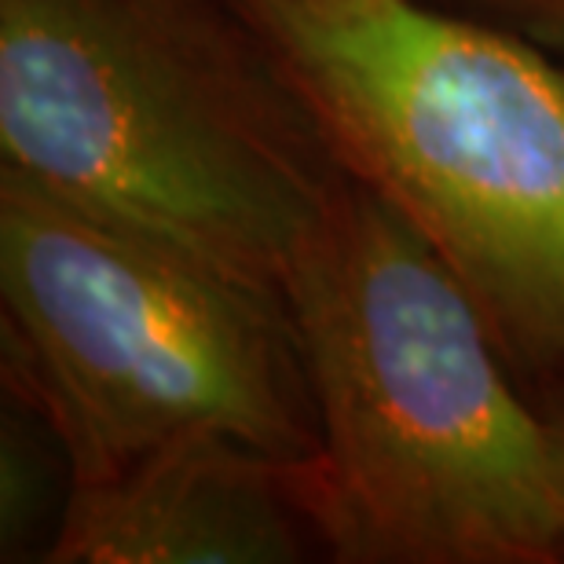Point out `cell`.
I'll return each mask as SVG.
<instances>
[{
    "label": "cell",
    "instance_id": "cell-6",
    "mask_svg": "<svg viewBox=\"0 0 564 564\" xmlns=\"http://www.w3.org/2000/svg\"><path fill=\"white\" fill-rule=\"evenodd\" d=\"M74 469L41 408L4 386L0 408V561H48L70 502Z\"/></svg>",
    "mask_w": 564,
    "mask_h": 564
},
{
    "label": "cell",
    "instance_id": "cell-5",
    "mask_svg": "<svg viewBox=\"0 0 564 564\" xmlns=\"http://www.w3.org/2000/svg\"><path fill=\"white\" fill-rule=\"evenodd\" d=\"M312 469L191 433L74 480L48 564H297L330 557Z\"/></svg>",
    "mask_w": 564,
    "mask_h": 564
},
{
    "label": "cell",
    "instance_id": "cell-2",
    "mask_svg": "<svg viewBox=\"0 0 564 564\" xmlns=\"http://www.w3.org/2000/svg\"><path fill=\"white\" fill-rule=\"evenodd\" d=\"M308 375L326 546L356 564H557L546 414L458 275L359 180L282 282Z\"/></svg>",
    "mask_w": 564,
    "mask_h": 564
},
{
    "label": "cell",
    "instance_id": "cell-4",
    "mask_svg": "<svg viewBox=\"0 0 564 564\" xmlns=\"http://www.w3.org/2000/svg\"><path fill=\"white\" fill-rule=\"evenodd\" d=\"M4 386L55 425L74 480L191 433L293 466L319 419L286 301L0 169Z\"/></svg>",
    "mask_w": 564,
    "mask_h": 564
},
{
    "label": "cell",
    "instance_id": "cell-1",
    "mask_svg": "<svg viewBox=\"0 0 564 564\" xmlns=\"http://www.w3.org/2000/svg\"><path fill=\"white\" fill-rule=\"evenodd\" d=\"M0 154L275 297L352 184L239 0H0Z\"/></svg>",
    "mask_w": 564,
    "mask_h": 564
},
{
    "label": "cell",
    "instance_id": "cell-7",
    "mask_svg": "<svg viewBox=\"0 0 564 564\" xmlns=\"http://www.w3.org/2000/svg\"><path fill=\"white\" fill-rule=\"evenodd\" d=\"M440 4L499 22L564 63V0H440Z\"/></svg>",
    "mask_w": 564,
    "mask_h": 564
},
{
    "label": "cell",
    "instance_id": "cell-8",
    "mask_svg": "<svg viewBox=\"0 0 564 564\" xmlns=\"http://www.w3.org/2000/svg\"><path fill=\"white\" fill-rule=\"evenodd\" d=\"M546 433H550V458H554L557 502H561V517H564V397L546 411Z\"/></svg>",
    "mask_w": 564,
    "mask_h": 564
},
{
    "label": "cell",
    "instance_id": "cell-3",
    "mask_svg": "<svg viewBox=\"0 0 564 564\" xmlns=\"http://www.w3.org/2000/svg\"><path fill=\"white\" fill-rule=\"evenodd\" d=\"M348 176L473 293L528 375L564 370V63L425 0H239Z\"/></svg>",
    "mask_w": 564,
    "mask_h": 564
}]
</instances>
